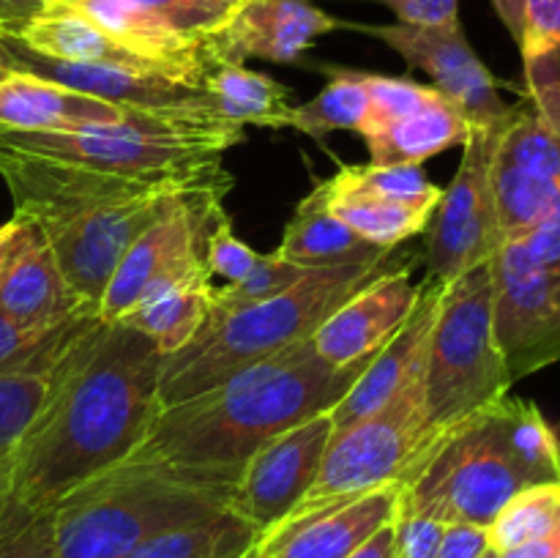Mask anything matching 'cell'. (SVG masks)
Listing matches in <instances>:
<instances>
[{
	"label": "cell",
	"instance_id": "cell-1",
	"mask_svg": "<svg viewBox=\"0 0 560 558\" xmlns=\"http://www.w3.org/2000/svg\"><path fill=\"white\" fill-rule=\"evenodd\" d=\"M164 353L124 323H91L66 353L63 372L38 419L11 452L14 501L55 509L135 454L156 416Z\"/></svg>",
	"mask_w": 560,
	"mask_h": 558
},
{
	"label": "cell",
	"instance_id": "cell-2",
	"mask_svg": "<svg viewBox=\"0 0 560 558\" xmlns=\"http://www.w3.org/2000/svg\"><path fill=\"white\" fill-rule=\"evenodd\" d=\"M372 359L337 370L310 342L293 345L186 403L162 408L135 454L120 465H167L235 485L262 443L331 410Z\"/></svg>",
	"mask_w": 560,
	"mask_h": 558
},
{
	"label": "cell",
	"instance_id": "cell-3",
	"mask_svg": "<svg viewBox=\"0 0 560 558\" xmlns=\"http://www.w3.org/2000/svg\"><path fill=\"white\" fill-rule=\"evenodd\" d=\"M0 178L9 186L14 213L42 233L66 282L96 312L131 241L162 217L178 195L217 189L173 181H137L5 148H0Z\"/></svg>",
	"mask_w": 560,
	"mask_h": 558
},
{
	"label": "cell",
	"instance_id": "cell-4",
	"mask_svg": "<svg viewBox=\"0 0 560 558\" xmlns=\"http://www.w3.org/2000/svg\"><path fill=\"white\" fill-rule=\"evenodd\" d=\"M560 481V441L530 399L501 397L432 438L402 479L399 512L490 528L517 492Z\"/></svg>",
	"mask_w": 560,
	"mask_h": 558
},
{
	"label": "cell",
	"instance_id": "cell-5",
	"mask_svg": "<svg viewBox=\"0 0 560 558\" xmlns=\"http://www.w3.org/2000/svg\"><path fill=\"white\" fill-rule=\"evenodd\" d=\"M405 260L394 252L359 266L312 268L293 288L257 304L208 315L202 332L178 353L164 356L159 375L162 408L186 403L246 367L266 361L293 345L310 342L334 310L359 293L364 284L394 271Z\"/></svg>",
	"mask_w": 560,
	"mask_h": 558
},
{
	"label": "cell",
	"instance_id": "cell-6",
	"mask_svg": "<svg viewBox=\"0 0 560 558\" xmlns=\"http://www.w3.org/2000/svg\"><path fill=\"white\" fill-rule=\"evenodd\" d=\"M233 481L167 465H118L52 509L49 558H126L151 536L230 509Z\"/></svg>",
	"mask_w": 560,
	"mask_h": 558
},
{
	"label": "cell",
	"instance_id": "cell-7",
	"mask_svg": "<svg viewBox=\"0 0 560 558\" xmlns=\"http://www.w3.org/2000/svg\"><path fill=\"white\" fill-rule=\"evenodd\" d=\"M244 140V126L219 115L137 113L120 124H93L74 131H3L0 148L85 164L137 181H173L228 189L222 170L228 148Z\"/></svg>",
	"mask_w": 560,
	"mask_h": 558
},
{
	"label": "cell",
	"instance_id": "cell-8",
	"mask_svg": "<svg viewBox=\"0 0 560 558\" xmlns=\"http://www.w3.org/2000/svg\"><path fill=\"white\" fill-rule=\"evenodd\" d=\"M490 263L443 284L424 364V410L432 435L506 397L514 383L498 345Z\"/></svg>",
	"mask_w": 560,
	"mask_h": 558
},
{
	"label": "cell",
	"instance_id": "cell-9",
	"mask_svg": "<svg viewBox=\"0 0 560 558\" xmlns=\"http://www.w3.org/2000/svg\"><path fill=\"white\" fill-rule=\"evenodd\" d=\"M490 266L498 345L520 381L560 361V222L506 241Z\"/></svg>",
	"mask_w": 560,
	"mask_h": 558
},
{
	"label": "cell",
	"instance_id": "cell-10",
	"mask_svg": "<svg viewBox=\"0 0 560 558\" xmlns=\"http://www.w3.org/2000/svg\"><path fill=\"white\" fill-rule=\"evenodd\" d=\"M432 438L435 435L427 425L421 375L388 399L377 414L345 427L331 438L315 485L290 514H304L331 501L364 496L392 481L402 485L410 465L430 446Z\"/></svg>",
	"mask_w": 560,
	"mask_h": 558
},
{
	"label": "cell",
	"instance_id": "cell-11",
	"mask_svg": "<svg viewBox=\"0 0 560 558\" xmlns=\"http://www.w3.org/2000/svg\"><path fill=\"white\" fill-rule=\"evenodd\" d=\"M503 126L474 129L465 140L457 173L441 191V202L424 230L427 279L454 282L470 268L490 263L506 244L492 184V159Z\"/></svg>",
	"mask_w": 560,
	"mask_h": 558
},
{
	"label": "cell",
	"instance_id": "cell-12",
	"mask_svg": "<svg viewBox=\"0 0 560 558\" xmlns=\"http://www.w3.org/2000/svg\"><path fill=\"white\" fill-rule=\"evenodd\" d=\"M222 197L224 189L184 191L131 241L98 301L104 323L120 321L159 284L208 271L206 244L224 213Z\"/></svg>",
	"mask_w": 560,
	"mask_h": 558
},
{
	"label": "cell",
	"instance_id": "cell-13",
	"mask_svg": "<svg viewBox=\"0 0 560 558\" xmlns=\"http://www.w3.org/2000/svg\"><path fill=\"white\" fill-rule=\"evenodd\" d=\"M244 0H52L159 69L206 74L208 38L228 25Z\"/></svg>",
	"mask_w": 560,
	"mask_h": 558
},
{
	"label": "cell",
	"instance_id": "cell-14",
	"mask_svg": "<svg viewBox=\"0 0 560 558\" xmlns=\"http://www.w3.org/2000/svg\"><path fill=\"white\" fill-rule=\"evenodd\" d=\"M402 55L405 63L421 69L432 80V88L441 91L470 129H495L514 115L498 93V80L490 74L479 55L470 47L463 31V22L454 20L446 25H353Z\"/></svg>",
	"mask_w": 560,
	"mask_h": 558
},
{
	"label": "cell",
	"instance_id": "cell-15",
	"mask_svg": "<svg viewBox=\"0 0 560 558\" xmlns=\"http://www.w3.org/2000/svg\"><path fill=\"white\" fill-rule=\"evenodd\" d=\"M0 42L9 55V69L44 77V80L104 98L118 107L151 115H219L206 88V74L148 69V66L69 63V60L27 53L9 38H0Z\"/></svg>",
	"mask_w": 560,
	"mask_h": 558
},
{
	"label": "cell",
	"instance_id": "cell-16",
	"mask_svg": "<svg viewBox=\"0 0 560 558\" xmlns=\"http://www.w3.org/2000/svg\"><path fill=\"white\" fill-rule=\"evenodd\" d=\"M492 184L506 241L560 222V135L530 104L514 107L498 135Z\"/></svg>",
	"mask_w": 560,
	"mask_h": 558
},
{
	"label": "cell",
	"instance_id": "cell-17",
	"mask_svg": "<svg viewBox=\"0 0 560 558\" xmlns=\"http://www.w3.org/2000/svg\"><path fill=\"white\" fill-rule=\"evenodd\" d=\"M331 438V410H323L262 443L241 468L230 512L246 520L260 539L288 518L315 485Z\"/></svg>",
	"mask_w": 560,
	"mask_h": 558
},
{
	"label": "cell",
	"instance_id": "cell-18",
	"mask_svg": "<svg viewBox=\"0 0 560 558\" xmlns=\"http://www.w3.org/2000/svg\"><path fill=\"white\" fill-rule=\"evenodd\" d=\"M350 27L310 0H244L228 25L206 42V63H244L246 58L295 63L320 36Z\"/></svg>",
	"mask_w": 560,
	"mask_h": 558
},
{
	"label": "cell",
	"instance_id": "cell-19",
	"mask_svg": "<svg viewBox=\"0 0 560 558\" xmlns=\"http://www.w3.org/2000/svg\"><path fill=\"white\" fill-rule=\"evenodd\" d=\"M419 295L421 282H413V263L405 260L334 310L312 334L310 345L337 370L366 361L402 328L419 304Z\"/></svg>",
	"mask_w": 560,
	"mask_h": 558
},
{
	"label": "cell",
	"instance_id": "cell-20",
	"mask_svg": "<svg viewBox=\"0 0 560 558\" xmlns=\"http://www.w3.org/2000/svg\"><path fill=\"white\" fill-rule=\"evenodd\" d=\"M402 485L375 487L364 496L331 501L279 520L257 539L260 558H348L377 528L397 520Z\"/></svg>",
	"mask_w": 560,
	"mask_h": 558
},
{
	"label": "cell",
	"instance_id": "cell-21",
	"mask_svg": "<svg viewBox=\"0 0 560 558\" xmlns=\"http://www.w3.org/2000/svg\"><path fill=\"white\" fill-rule=\"evenodd\" d=\"M443 282L435 279H421V295L416 310L402 323L397 334L375 353V359L366 364L359 381L350 386V392L331 408L334 435L345 427L377 414L392 397H397L410 381L424 375L427 353H430L432 326H435L438 306H441Z\"/></svg>",
	"mask_w": 560,
	"mask_h": 558
},
{
	"label": "cell",
	"instance_id": "cell-22",
	"mask_svg": "<svg viewBox=\"0 0 560 558\" xmlns=\"http://www.w3.org/2000/svg\"><path fill=\"white\" fill-rule=\"evenodd\" d=\"M137 109L71 91L27 71L9 69L0 80V129L3 131H74L93 124H120Z\"/></svg>",
	"mask_w": 560,
	"mask_h": 558
},
{
	"label": "cell",
	"instance_id": "cell-23",
	"mask_svg": "<svg viewBox=\"0 0 560 558\" xmlns=\"http://www.w3.org/2000/svg\"><path fill=\"white\" fill-rule=\"evenodd\" d=\"M0 312L25 326H52L96 310L66 282L52 249L36 230L0 282Z\"/></svg>",
	"mask_w": 560,
	"mask_h": 558
},
{
	"label": "cell",
	"instance_id": "cell-24",
	"mask_svg": "<svg viewBox=\"0 0 560 558\" xmlns=\"http://www.w3.org/2000/svg\"><path fill=\"white\" fill-rule=\"evenodd\" d=\"M277 252L284 260L306 268H334L375 263L388 252L355 235L328 206V184L317 181L310 195L295 206L293 219L284 228V239Z\"/></svg>",
	"mask_w": 560,
	"mask_h": 558
},
{
	"label": "cell",
	"instance_id": "cell-25",
	"mask_svg": "<svg viewBox=\"0 0 560 558\" xmlns=\"http://www.w3.org/2000/svg\"><path fill=\"white\" fill-rule=\"evenodd\" d=\"M213 306V277L208 271L189 274L175 282L159 284L120 321L124 326L145 334L164 356L178 353L206 326Z\"/></svg>",
	"mask_w": 560,
	"mask_h": 558
},
{
	"label": "cell",
	"instance_id": "cell-26",
	"mask_svg": "<svg viewBox=\"0 0 560 558\" xmlns=\"http://www.w3.org/2000/svg\"><path fill=\"white\" fill-rule=\"evenodd\" d=\"M470 131L465 115L441 96L419 113L372 131L364 142L370 148V164H424L448 148L465 146Z\"/></svg>",
	"mask_w": 560,
	"mask_h": 558
},
{
	"label": "cell",
	"instance_id": "cell-27",
	"mask_svg": "<svg viewBox=\"0 0 560 558\" xmlns=\"http://www.w3.org/2000/svg\"><path fill=\"white\" fill-rule=\"evenodd\" d=\"M326 184L331 211L355 235H361V239L370 241L372 246H377L383 252H394L402 241L424 233L427 224H430L432 211L386 200V197L375 195V191L353 186L339 173L334 178H326Z\"/></svg>",
	"mask_w": 560,
	"mask_h": 558
},
{
	"label": "cell",
	"instance_id": "cell-28",
	"mask_svg": "<svg viewBox=\"0 0 560 558\" xmlns=\"http://www.w3.org/2000/svg\"><path fill=\"white\" fill-rule=\"evenodd\" d=\"M520 49L528 104L560 135V0H528Z\"/></svg>",
	"mask_w": 560,
	"mask_h": 558
},
{
	"label": "cell",
	"instance_id": "cell-29",
	"mask_svg": "<svg viewBox=\"0 0 560 558\" xmlns=\"http://www.w3.org/2000/svg\"><path fill=\"white\" fill-rule=\"evenodd\" d=\"M206 88L213 109L230 124H255L284 129V115L293 107L290 91L262 71L244 63H213L206 71Z\"/></svg>",
	"mask_w": 560,
	"mask_h": 558
},
{
	"label": "cell",
	"instance_id": "cell-30",
	"mask_svg": "<svg viewBox=\"0 0 560 558\" xmlns=\"http://www.w3.org/2000/svg\"><path fill=\"white\" fill-rule=\"evenodd\" d=\"M74 339L66 342L63 348L31 361V364L0 372V454H11L20 446L25 432L31 430V425L38 419L47 399L52 397L55 386L60 381V372H63L66 353L74 345Z\"/></svg>",
	"mask_w": 560,
	"mask_h": 558
},
{
	"label": "cell",
	"instance_id": "cell-31",
	"mask_svg": "<svg viewBox=\"0 0 560 558\" xmlns=\"http://www.w3.org/2000/svg\"><path fill=\"white\" fill-rule=\"evenodd\" d=\"M255 545L257 531L224 509L213 518L162 531L126 558H241Z\"/></svg>",
	"mask_w": 560,
	"mask_h": 558
},
{
	"label": "cell",
	"instance_id": "cell-32",
	"mask_svg": "<svg viewBox=\"0 0 560 558\" xmlns=\"http://www.w3.org/2000/svg\"><path fill=\"white\" fill-rule=\"evenodd\" d=\"M326 74L331 80L315 98L293 104L284 115V126L315 140H323L331 131H359L370 107V93L359 71L331 66Z\"/></svg>",
	"mask_w": 560,
	"mask_h": 558
},
{
	"label": "cell",
	"instance_id": "cell-33",
	"mask_svg": "<svg viewBox=\"0 0 560 558\" xmlns=\"http://www.w3.org/2000/svg\"><path fill=\"white\" fill-rule=\"evenodd\" d=\"M560 528V481L536 485L517 492L492 520L487 536L492 550L503 553L509 547L525 545L530 539L552 534Z\"/></svg>",
	"mask_w": 560,
	"mask_h": 558
},
{
	"label": "cell",
	"instance_id": "cell-34",
	"mask_svg": "<svg viewBox=\"0 0 560 558\" xmlns=\"http://www.w3.org/2000/svg\"><path fill=\"white\" fill-rule=\"evenodd\" d=\"M339 175L386 200L424 208V211H435L441 202L443 189L427 178L421 164H359V167H339Z\"/></svg>",
	"mask_w": 560,
	"mask_h": 558
},
{
	"label": "cell",
	"instance_id": "cell-35",
	"mask_svg": "<svg viewBox=\"0 0 560 558\" xmlns=\"http://www.w3.org/2000/svg\"><path fill=\"white\" fill-rule=\"evenodd\" d=\"M96 317L98 312H88V315L52 323V326H25V323L11 321L9 315L0 312V372L31 364V361L42 359V356L63 348L66 342H71Z\"/></svg>",
	"mask_w": 560,
	"mask_h": 558
},
{
	"label": "cell",
	"instance_id": "cell-36",
	"mask_svg": "<svg viewBox=\"0 0 560 558\" xmlns=\"http://www.w3.org/2000/svg\"><path fill=\"white\" fill-rule=\"evenodd\" d=\"M361 82L370 93V107H366V118L361 124L359 135L366 137L372 131L383 129V126L394 124V120L405 118L410 113H419L427 104L438 102L443 96L432 85H419L405 77H383V74H366L359 71Z\"/></svg>",
	"mask_w": 560,
	"mask_h": 558
},
{
	"label": "cell",
	"instance_id": "cell-37",
	"mask_svg": "<svg viewBox=\"0 0 560 558\" xmlns=\"http://www.w3.org/2000/svg\"><path fill=\"white\" fill-rule=\"evenodd\" d=\"M306 274V268L295 266V263L284 260L277 252L271 255H260L257 266L252 268L249 277H244L241 282H224L222 288L213 284V312H230L238 310V306L257 304V301H266L279 295L282 290L293 288L301 277Z\"/></svg>",
	"mask_w": 560,
	"mask_h": 558
},
{
	"label": "cell",
	"instance_id": "cell-38",
	"mask_svg": "<svg viewBox=\"0 0 560 558\" xmlns=\"http://www.w3.org/2000/svg\"><path fill=\"white\" fill-rule=\"evenodd\" d=\"M55 539L52 509L33 512V509H14L9 520L0 525V558H49Z\"/></svg>",
	"mask_w": 560,
	"mask_h": 558
},
{
	"label": "cell",
	"instance_id": "cell-39",
	"mask_svg": "<svg viewBox=\"0 0 560 558\" xmlns=\"http://www.w3.org/2000/svg\"><path fill=\"white\" fill-rule=\"evenodd\" d=\"M257 260H260V252L249 249L244 241L235 239L233 222L228 213H222L206 244L208 274L224 279V282H241L244 277H249Z\"/></svg>",
	"mask_w": 560,
	"mask_h": 558
},
{
	"label": "cell",
	"instance_id": "cell-40",
	"mask_svg": "<svg viewBox=\"0 0 560 558\" xmlns=\"http://www.w3.org/2000/svg\"><path fill=\"white\" fill-rule=\"evenodd\" d=\"M446 523L424 514L397 512V550L399 558H438Z\"/></svg>",
	"mask_w": 560,
	"mask_h": 558
},
{
	"label": "cell",
	"instance_id": "cell-41",
	"mask_svg": "<svg viewBox=\"0 0 560 558\" xmlns=\"http://www.w3.org/2000/svg\"><path fill=\"white\" fill-rule=\"evenodd\" d=\"M405 25H446L459 20V0H377Z\"/></svg>",
	"mask_w": 560,
	"mask_h": 558
},
{
	"label": "cell",
	"instance_id": "cell-42",
	"mask_svg": "<svg viewBox=\"0 0 560 558\" xmlns=\"http://www.w3.org/2000/svg\"><path fill=\"white\" fill-rule=\"evenodd\" d=\"M487 547H490L487 528L468 523H448L443 531L438 558H481Z\"/></svg>",
	"mask_w": 560,
	"mask_h": 558
},
{
	"label": "cell",
	"instance_id": "cell-43",
	"mask_svg": "<svg viewBox=\"0 0 560 558\" xmlns=\"http://www.w3.org/2000/svg\"><path fill=\"white\" fill-rule=\"evenodd\" d=\"M33 235H36V228L25 217H20V213H14L9 222L0 224V282H3L11 263L16 260V255L25 249Z\"/></svg>",
	"mask_w": 560,
	"mask_h": 558
},
{
	"label": "cell",
	"instance_id": "cell-44",
	"mask_svg": "<svg viewBox=\"0 0 560 558\" xmlns=\"http://www.w3.org/2000/svg\"><path fill=\"white\" fill-rule=\"evenodd\" d=\"M52 0H0V38L20 31L27 20L42 14Z\"/></svg>",
	"mask_w": 560,
	"mask_h": 558
},
{
	"label": "cell",
	"instance_id": "cell-45",
	"mask_svg": "<svg viewBox=\"0 0 560 558\" xmlns=\"http://www.w3.org/2000/svg\"><path fill=\"white\" fill-rule=\"evenodd\" d=\"M348 558H399L397 550V520L377 528L366 542H361Z\"/></svg>",
	"mask_w": 560,
	"mask_h": 558
},
{
	"label": "cell",
	"instance_id": "cell-46",
	"mask_svg": "<svg viewBox=\"0 0 560 558\" xmlns=\"http://www.w3.org/2000/svg\"><path fill=\"white\" fill-rule=\"evenodd\" d=\"M498 558H560V528L539 536V539L525 542V545L509 547V550L498 553Z\"/></svg>",
	"mask_w": 560,
	"mask_h": 558
},
{
	"label": "cell",
	"instance_id": "cell-47",
	"mask_svg": "<svg viewBox=\"0 0 560 558\" xmlns=\"http://www.w3.org/2000/svg\"><path fill=\"white\" fill-rule=\"evenodd\" d=\"M492 9L501 16V22L506 25V31L512 33L514 42L520 44L525 27V9H528V0H492Z\"/></svg>",
	"mask_w": 560,
	"mask_h": 558
},
{
	"label": "cell",
	"instance_id": "cell-48",
	"mask_svg": "<svg viewBox=\"0 0 560 558\" xmlns=\"http://www.w3.org/2000/svg\"><path fill=\"white\" fill-rule=\"evenodd\" d=\"M0 69H9V55H5L3 42H0Z\"/></svg>",
	"mask_w": 560,
	"mask_h": 558
},
{
	"label": "cell",
	"instance_id": "cell-49",
	"mask_svg": "<svg viewBox=\"0 0 560 558\" xmlns=\"http://www.w3.org/2000/svg\"><path fill=\"white\" fill-rule=\"evenodd\" d=\"M241 558H260V553H257V545L252 547V550H246L244 556H241Z\"/></svg>",
	"mask_w": 560,
	"mask_h": 558
},
{
	"label": "cell",
	"instance_id": "cell-50",
	"mask_svg": "<svg viewBox=\"0 0 560 558\" xmlns=\"http://www.w3.org/2000/svg\"><path fill=\"white\" fill-rule=\"evenodd\" d=\"M481 558H498V550H492V547H487V550L481 553Z\"/></svg>",
	"mask_w": 560,
	"mask_h": 558
},
{
	"label": "cell",
	"instance_id": "cell-51",
	"mask_svg": "<svg viewBox=\"0 0 560 558\" xmlns=\"http://www.w3.org/2000/svg\"><path fill=\"white\" fill-rule=\"evenodd\" d=\"M5 71H9V69H0V80H3V77H5Z\"/></svg>",
	"mask_w": 560,
	"mask_h": 558
}]
</instances>
